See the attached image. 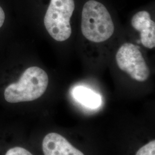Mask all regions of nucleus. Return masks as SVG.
Segmentation results:
<instances>
[{
  "label": "nucleus",
  "instance_id": "nucleus-1",
  "mask_svg": "<svg viewBox=\"0 0 155 155\" xmlns=\"http://www.w3.org/2000/svg\"><path fill=\"white\" fill-rule=\"evenodd\" d=\"M81 29L86 39L101 43L112 36L114 25L105 6L100 2L90 0L83 6Z\"/></svg>",
  "mask_w": 155,
  "mask_h": 155
},
{
  "label": "nucleus",
  "instance_id": "nucleus-2",
  "mask_svg": "<svg viewBox=\"0 0 155 155\" xmlns=\"http://www.w3.org/2000/svg\"><path fill=\"white\" fill-rule=\"evenodd\" d=\"M48 84L47 73L38 67L27 68L16 83L9 84L4 97L9 103L28 102L38 99L44 94Z\"/></svg>",
  "mask_w": 155,
  "mask_h": 155
},
{
  "label": "nucleus",
  "instance_id": "nucleus-3",
  "mask_svg": "<svg viewBox=\"0 0 155 155\" xmlns=\"http://www.w3.org/2000/svg\"><path fill=\"white\" fill-rule=\"evenodd\" d=\"M74 9V0H51L44 23L50 36L56 41H63L70 37V18Z\"/></svg>",
  "mask_w": 155,
  "mask_h": 155
},
{
  "label": "nucleus",
  "instance_id": "nucleus-4",
  "mask_svg": "<svg viewBox=\"0 0 155 155\" xmlns=\"http://www.w3.org/2000/svg\"><path fill=\"white\" fill-rule=\"evenodd\" d=\"M138 46L126 43L118 50L117 64L118 67L133 79L145 81L150 76V69Z\"/></svg>",
  "mask_w": 155,
  "mask_h": 155
},
{
  "label": "nucleus",
  "instance_id": "nucleus-5",
  "mask_svg": "<svg viewBox=\"0 0 155 155\" xmlns=\"http://www.w3.org/2000/svg\"><path fill=\"white\" fill-rule=\"evenodd\" d=\"M42 148L45 155H84L64 137L56 133H48L45 136Z\"/></svg>",
  "mask_w": 155,
  "mask_h": 155
},
{
  "label": "nucleus",
  "instance_id": "nucleus-6",
  "mask_svg": "<svg viewBox=\"0 0 155 155\" xmlns=\"http://www.w3.org/2000/svg\"><path fill=\"white\" fill-rule=\"evenodd\" d=\"M133 28L140 32L141 42L146 48L152 49L155 47V24L151 20L148 12L140 11L132 18Z\"/></svg>",
  "mask_w": 155,
  "mask_h": 155
},
{
  "label": "nucleus",
  "instance_id": "nucleus-7",
  "mask_svg": "<svg viewBox=\"0 0 155 155\" xmlns=\"http://www.w3.org/2000/svg\"><path fill=\"white\" fill-rule=\"evenodd\" d=\"M72 95L79 103L88 108H98L102 103L99 94L83 86H77L73 90Z\"/></svg>",
  "mask_w": 155,
  "mask_h": 155
},
{
  "label": "nucleus",
  "instance_id": "nucleus-8",
  "mask_svg": "<svg viewBox=\"0 0 155 155\" xmlns=\"http://www.w3.org/2000/svg\"><path fill=\"white\" fill-rule=\"evenodd\" d=\"M155 141H150L137 151L136 155H155Z\"/></svg>",
  "mask_w": 155,
  "mask_h": 155
},
{
  "label": "nucleus",
  "instance_id": "nucleus-9",
  "mask_svg": "<svg viewBox=\"0 0 155 155\" xmlns=\"http://www.w3.org/2000/svg\"><path fill=\"white\" fill-rule=\"evenodd\" d=\"M5 155H33L31 152L21 147H14L8 150Z\"/></svg>",
  "mask_w": 155,
  "mask_h": 155
},
{
  "label": "nucleus",
  "instance_id": "nucleus-10",
  "mask_svg": "<svg viewBox=\"0 0 155 155\" xmlns=\"http://www.w3.org/2000/svg\"><path fill=\"white\" fill-rule=\"evenodd\" d=\"M5 20V13L2 8L0 6V28L3 25Z\"/></svg>",
  "mask_w": 155,
  "mask_h": 155
}]
</instances>
